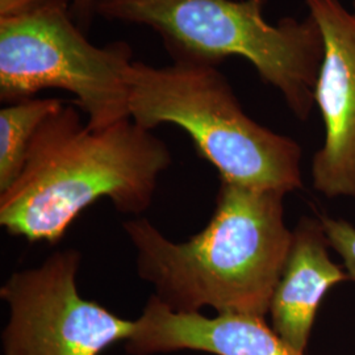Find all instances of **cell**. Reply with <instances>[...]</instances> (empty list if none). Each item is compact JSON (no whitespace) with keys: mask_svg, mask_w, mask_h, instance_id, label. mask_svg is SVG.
Wrapping results in <instances>:
<instances>
[{"mask_svg":"<svg viewBox=\"0 0 355 355\" xmlns=\"http://www.w3.org/2000/svg\"><path fill=\"white\" fill-rule=\"evenodd\" d=\"M80 262V252L64 249L6 280L0 297L10 318L1 334L3 355H101L127 343L136 322L82 297Z\"/></svg>","mask_w":355,"mask_h":355,"instance_id":"6","label":"cell"},{"mask_svg":"<svg viewBox=\"0 0 355 355\" xmlns=\"http://www.w3.org/2000/svg\"><path fill=\"white\" fill-rule=\"evenodd\" d=\"M354 12H355V1H354Z\"/></svg>","mask_w":355,"mask_h":355,"instance_id":"14","label":"cell"},{"mask_svg":"<svg viewBox=\"0 0 355 355\" xmlns=\"http://www.w3.org/2000/svg\"><path fill=\"white\" fill-rule=\"evenodd\" d=\"M284 196L221 179L211 220L184 242L168 240L145 217L128 220L139 277L174 312L209 306L217 315L265 318L291 246Z\"/></svg>","mask_w":355,"mask_h":355,"instance_id":"1","label":"cell"},{"mask_svg":"<svg viewBox=\"0 0 355 355\" xmlns=\"http://www.w3.org/2000/svg\"><path fill=\"white\" fill-rule=\"evenodd\" d=\"M128 85L130 119L148 130L182 128L221 179L284 195L303 187L300 145L245 114L217 66L135 61Z\"/></svg>","mask_w":355,"mask_h":355,"instance_id":"4","label":"cell"},{"mask_svg":"<svg viewBox=\"0 0 355 355\" xmlns=\"http://www.w3.org/2000/svg\"><path fill=\"white\" fill-rule=\"evenodd\" d=\"M125 343L130 355H155L180 350L214 355H304L275 333L265 318L245 315L179 313L154 295L145 305Z\"/></svg>","mask_w":355,"mask_h":355,"instance_id":"8","label":"cell"},{"mask_svg":"<svg viewBox=\"0 0 355 355\" xmlns=\"http://www.w3.org/2000/svg\"><path fill=\"white\" fill-rule=\"evenodd\" d=\"M330 246L343 258L346 274L355 280V227L345 220L321 217Z\"/></svg>","mask_w":355,"mask_h":355,"instance_id":"11","label":"cell"},{"mask_svg":"<svg viewBox=\"0 0 355 355\" xmlns=\"http://www.w3.org/2000/svg\"><path fill=\"white\" fill-rule=\"evenodd\" d=\"M51 6H71L70 0H0V19L35 12Z\"/></svg>","mask_w":355,"mask_h":355,"instance_id":"12","label":"cell"},{"mask_svg":"<svg viewBox=\"0 0 355 355\" xmlns=\"http://www.w3.org/2000/svg\"><path fill=\"white\" fill-rule=\"evenodd\" d=\"M61 99L31 98L11 103L0 111V192L21 174L32 140L41 124L61 110Z\"/></svg>","mask_w":355,"mask_h":355,"instance_id":"10","label":"cell"},{"mask_svg":"<svg viewBox=\"0 0 355 355\" xmlns=\"http://www.w3.org/2000/svg\"><path fill=\"white\" fill-rule=\"evenodd\" d=\"M171 162L165 142L132 119L91 129L64 104L38 128L21 174L0 192V225L11 236L54 245L103 198L120 214L142 215Z\"/></svg>","mask_w":355,"mask_h":355,"instance_id":"2","label":"cell"},{"mask_svg":"<svg viewBox=\"0 0 355 355\" xmlns=\"http://www.w3.org/2000/svg\"><path fill=\"white\" fill-rule=\"evenodd\" d=\"M98 16L152 28L174 62L218 66L232 55L246 58L300 120L316 104L324 38L311 15L270 24L262 0H103Z\"/></svg>","mask_w":355,"mask_h":355,"instance_id":"3","label":"cell"},{"mask_svg":"<svg viewBox=\"0 0 355 355\" xmlns=\"http://www.w3.org/2000/svg\"><path fill=\"white\" fill-rule=\"evenodd\" d=\"M132 46L116 41L91 44L69 6L0 19V99L33 98L45 89L73 94L91 129L130 119L128 74Z\"/></svg>","mask_w":355,"mask_h":355,"instance_id":"5","label":"cell"},{"mask_svg":"<svg viewBox=\"0 0 355 355\" xmlns=\"http://www.w3.org/2000/svg\"><path fill=\"white\" fill-rule=\"evenodd\" d=\"M324 38L315 101L325 141L315 154L312 179L325 196H355V12L340 0H306Z\"/></svg>","mask_w":355,"mask_h":355,"instance_id":"7","label":"cell"},{"mask_svg":"<svg viewBox=\"0 0 355 355\" xmlns=\"http://www.w3.org/2000/svg\"><path fill=\"white\" fill-rule=\"evenodd\" d=\"M70 13L78 26L86 33L95 16H98V8L103 0H70Z\"/></svg>","mask_w":355,"mask_h":355,"instance_id":"13","label":"cell"},{"mask_svg":"<svg viewBox=\"0 0 355 355\" xmlns=\"http://www.w3.org/2000/svg\"><path fill=\"white\" fill-rule=\"evenodd\" d=\"M329 246L321 220L303 217L292 230L290 252L270 303L271 328L302 353L325 293L349 278L330 259Z\"/></svg>","mask_w":355,"mask_h":355,"instance_id":"9","label":"cell"}]
</instances>
